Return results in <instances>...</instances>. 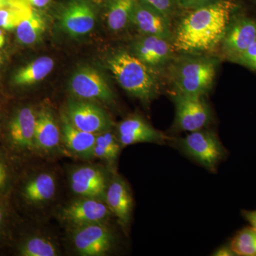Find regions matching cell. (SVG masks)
<instances>
[{
    "label": "cell",
    "instance_id": "cell-36",
    "mask_svg": "<svg viewBox=\"0 0 256 256\" xmlns=\"http://www.w3.org/2000/svg\"><path fill=\"white\" fill-rule=\"evenodd\" d=\"M8 4H26L24 0H6Z\"/></svg>",
    "mask_w": 256,
    "mask_h": 256
},
{
    "label": "cell",
    "instance_id": "cell-30",
    "mask_svg": "<svg viewBox=\"0 0 256 256\" xmlns=\"http://www.w3.org/2000/svg\"><path fill=\"white\" fill-rule=\"evenodd\" d=\"M215 0H178L180 5L186 9L195 10L214 2Z\"/></svg>",
    "mask_w": 256,
    "mask_h": 256
},
{
    "label": "cell",
    "instance_id": "cell-21",
    "mask_svg": "<svg viewBox=\"0 0 256 256\" xmlns=\"http://www.w3.org/2000/svg\"><path fill=\"white\" fill-rule=\"evenodd\" d=\"M54 62L50 56H41L18 69L13 77L15 85H32L41 82L52 72Z\"/></svg>",
    "mask_w": 256,
    "mask_h": 256
},
{
    "label": "cell",
    "instance_id": "cell-16",
    "mask_svg": "<svg viewBox=\"0 0 256 256\" xmlns=\"http://www.w3.org/2000/svg\"><path fill=\"white\" fill-rule=\"evenodd\" d=\"M131 20L140 31L148 36H159L166 40L171 38L168 18L146 3L136 2Z\"/></svg>",
    "mask_w": 256,
    "mask_h": 256
},
{
    "label": "cell",
    "instance_id": "cell-14",
    "mask_svg": "<svg viewBox=\"0 0 256 256\" xmlns=\"http://www.w3.org/2000/svg\"><path fill=\"white\" fill-rule=\"evenodd\" d=\"M36 114L31 108L18 110L10 122V142L20 150H30L35 148L34 136Z\"/></svg>",
    "mask_w": 256,
    "mask_h": 256
},
{
    "label": "cell",
    "instance_id": "cell-20",
    "mask_svg": "<svg viewBox=\"0 0 256 256\" xmlns=\"http://www.w3.org/2000/svg\"><path fill=\"white\" fill-rule=\"evenodd\" d=\"M56 191V183L53 175L41 173L31 178L24 188V196L33 204L50 201Z\"/></svg>",
    "mask_w": 256,
    "mask_h": 256
},
{
    "label": "cell",
    "instance_id": "cell-37",
    "mask_svg": "<svg viewBox=\"0 0 256 256\" xmlns=\"http://www.w3.org/2000/svg\"><path fill=\"white\" fill-rule=\"evenodd\" d=\"M6 4H8V2H6V0H0V9H2L3 6Z\"/></svg>",
    "mask_w": 256,
    "mask_h": 256
},
{
    "label": "cell",
    "instance_id": "cell-5",
    "mask_svg": "<svg viewBox=\"0 0 256 256\" xmlns=\"http://www.w3.org/2000/svg\"><path fill=\"white\" fill-rule=\"evenodd\" d=\"M176 129L191 132L210 124V110L203 96L176 94L174 97Z\"/></svg>",
    "mask_w": 256,
    "mask_h": 256
},
{
    "label": "cell",
    "instance_id": "cell-15",
    "mask_svg": "<svg viewBox=\"0 0 256 256\" xmlns=\"http://www.w3.org/2000/svg\"><path fill=\"white\" fill-rule=\"evenodd\" d=\"M72 191L79 196L98 198L105 196L107 184L105 175L98 168L84 166L70 174Z\"/></svg>",
    "mask_w": 256,
    "mask_h": 256
},
{
    "label": "cell",
    "instance_id": "cell-32",
    "mask_svg": "<svg viewBox=\"0 0 256 256\" xmlns=\"http://www.w3.org/2000/svg\"><path fill=\"white\" fill-rule=\"evenodd\" d=\"M212 256H236V254H234L233 250H232V248L230 246V244H229L228 246H224L217 249V250L214 252V254H212Z\"/></svg>",
    "mask_w": 256,
    "mask_h": 256
},
{
    "label": "cell",
    "instance_id": "cell-33",
    "mask_svg": "<svg viewBox=\"0 0 256 256\" xmlns=\"http://www.w3.org/2000/svg\"><path fill=\"white\" fill-rule=\"evenodd\" d=\"M24 1L32 8H42L46 6L50 2V0H24Z\"/></svg>",
    "mask_w": 256,
    "mask_h": 256
},
{
    "label": "cell",
    "instance_id": "cell-25",
    "mask_svg": "<svg viewBox=\"0 0 256 256\" xmlns=\"http://www.w3.org/2000/svg\"><path fill=\"white\" fill-rule=\"evenodd\" d=\"M33 8L26 4H8L0 9V28L4 30L16 28L31 14Z\"/></svg>",
    "mask_w": 256,
    "mask_h": 256
},
{
    "label": "cell",
    "instance_id": "cell-2",
    "mask_svg": "<svg viewBox=\"0 0 256 256\" xmlns=\"http://www.w3.org/2000/svg\"><path fill=\"white\" fill-rule=\"evenodd\" d=\"M109 68L119 85L138 98L149 101L159 92V84L150 66L136 56L122 52L108 62Z\"/></svg>",
    "mask_w": 256,
    "mask_h": 256
},
{
    "label": "cell",
    "instance_id": "cell-17",
    "mask_svg": "<svg viewBox=\"0 0 256 256\" xmlns=\"http://www.w3.org/2000/svg\"><path fill=\"white\" fill-rule=\"evenodd\" d=\"M60 132L50 110L42 108L36 114L35 126V149L50 152L60 146Z\"/></svg>",
    "mask_w": 256,
    "mask_h": 256
},
{
    "label": "cell",
    "instance_id": "cell-39",
    "mask_svg": "<svg viewBox=\"0 0 256 256\" xmlns=\"http://www.w3.org/2000/svg\"><path fill=\"white\" fill-rule=\"evenodd\" d=\"M2 64H3L2 57V56L0 55V69H1L2 65Z\"/></svg>",
    "mask_w": 256,
    "mask_h": 256
},
{
    "label": "cell",
    "instance_id": "cell-6",
    "mask_svg": "<svg viewBox=\"0 0 256 256\" xmlns=\"http://www.w3.org/2000/svg\"><path fill=\"white\" fill-rule=\"evenodd\" d=\"M66 116L76 128L92 134L110 130L112 126L108 114L99 106L87 101L74 100L69 102Z\"/></svg>",
    "mask_w": 256,
    "mask_h": 256
},
{
    "label": "cell",
    "instance_id": "cell-38",
    "mask_svg": "<svg viewBox=\"0 0 256 256\" xmlns=\"http://www.w3.org/2000/svg\"><path fill=\"white\" fill-rule=\"evenodd\" d=\"M3 220V212L2 208H0V226H1L2 222Z\"/></svg>",
    "mask_w": 256,
    "mask_h": 256
},
{
    "label": "cell",
    "instance_id": "cell-19",
    "mask_svg": "<svg viewBox=\"0 0 256 256\" xmlns=\"http://www.w3.org/2000/svg\"><path fill=\"white\" fill-rule=\"evenodd\" d=\"M62 136L69 150L82 158L94 156L97 134L80 130L70 124L66 114L62 118Z\"/></svg>",
    "mask_w": 256,
    "mask_h": 256
},
{
    "label": "cell",
    "instance_id": "cell-31",
    "mask_svg": "<svg viewBox=\"0 0 256 256\" xmlns=\"http://www.w3.org/2000/svg\"><path fill=\"white\" fill-rule=\"evenodd\" d=\"M242 214L244 218L250 224V226L256 229V210H242Z\"/></svg>",
    "mask_w": 256,
    "mask_h": 256
},
{
    "label": "cell",
    "instance_id": "cell-10",
    "mask_svg": "<svg viewBox=\"0 0 256 256\" xmlns=\"http://www.w3.org/2000/svg\"><path fill=\"white\" fill-rule=\"evenodd\" d=\"M256 40V22L238 18L230 21L223 40L222 48L230 60H235Z\"/></svg>",
    "mask_w": 256,
    "mask_h": 256
},
{
    "label": "cell",
    "instance_id": "cell-22",
    "mask_svg": "<svg viewBox=\"0 0 256 256\" xmlns=\"http://www.w3.org/2000/svg\"><path fill=\"white\" fill-rule=\"evenodd\" d=\"M45 28L44 20L33 9L30 16L24 18L16 28V38L22 44H34L41 38Z\"/></svg>",
    "mask_w": 256,
    "mask_h": 256
},
{
    "label": "cell",
    "instance_id": "cell-8",
    "mask_svg": "<svg viewBox=\"0 0 256 256\" xmlns=\"http://www.w3.org/2000/svg\"><path fill=\"white\" fill-rule=\"evenodd\" d=\"M70 87L74 95L80 98L108 102L114 100V94L108 84L94 68L85 67L75 72L70 79Z\"/></svg>",
    "mask_w": 256,
    "mask_h": 256
},
{
    "label": "cell",
    "instance_id": "cell-23",
    "mask_svg": "<svg viewBox=\"0 0 256 256\" xmlns=\"http://www.w3.org/2000/svg\"><path fill=\"white\" fill-rule=\"evenodd\" d=\"M136 0H114L107 13V24L112 31L118 32L126 28L132 20Z\"/></svg>",
    "mask_w": 256,
    "mask_h": 256
},
{
    "label": "cell",
    "instance_id": "cell-3",
    "mask_svg": "<svg viewBox=\"0 0 256 256\" xmlns=\"http://www.w3.org/2000/svg\"><path fill=\"white\" fill-rule=\"evenodd\" d=\"M216 62L206 57H193L175 64L172 80L176 94L204 96L212 88Z\"/></svg>",
    "mask_w": 256,
    "mask_h": 256
},
{
    "label": "cell",
    "instance_id": "cell-28",
    "mask_svg": "<svg viewBox=\"0 0 256 256\" xmlns=\"http://www.w3.org/2000/svg\"><path fill=\"white\" fill-rule=\"evenodd\" d=\"M234 62L256 72V40Z\"/></svg>",
    "mask_w": 256,
    "mask_h": 256
},
{
    "label": "cell",
    "instance_id": "cell-1",
    "mask_svg": "<svg viewBox=\"0 0 256 256\" xmlns=\"http://www.w3.org/2000/svg\"><path fill=\"white\" fill-rule=\"evenodd\" d=\"M235 8L233 2L218 0L193 10L178 24L175 50L186 53L213 50L223 40Z\"/></svg>",
    "mask_w": 256,
    "mask_h": 256
},
{
    "label": "cell",
    "instance_id": "cell-27",
    "mask_svg": "<svg viewBox=\"0 0 256 256\" xmlns=\"http://www.w3.org/2000/svg\"><path fill=\"white\" fill-rule=\"evenodd\" d=\"M20 255L23 256H55L58 252L55 246L48 239L33 237L24 242L20 248Z\"/></svg>",
    "mask_w": 256,
    "mask_h": 256
},
{
    "label": "cell",
    "instance_id": "cell-13",
    "mask_svg": "<svg viewBox=\"0 0 256 256\" xmlns=\"http://www.w3.org/2000/svg\"><path fill=\"white\" fill-rule=\"evenodd\" d=\"M105 196L111 213L126 228L130 222L133 208L132 196L127 183L120 176H114L106 190Z\"/></svg>",
    "mask_w": 256,
    "mask_h": 256
},
{
    "label": "cell",
    "instance_id": "cell-4",
    "mask_svg": "<svg viewBox=\"0 0 256 256\" xmlns=\"http://www.w3.org/2000/svg\"><path fill=\"white\" fill-rule=\"evenodd\" d=\"M178 146L184 154L210 172H216L227 156V150L217 134L208 130L188 132L178 140Z\"/></svg>",
    "mask_w": 256,
    "mask_h": 256
},
{
    "label": "cell",
    "instance_id": "cell-12",
    "mask_svg": "<svg viewBox=\"0 0 256 256\" xmlns=\"http://www.w3.org/2000/svg\"><path fill=\"white\" fill-rule=\"evenodd\" d=\"M62 28L73 36H82L92 31L96 23V15L90 4L85 0H73L62 12Z\"/></svg>",
    "mask_w": 256,
    "mask_h": 256
},
{
    "label": "cell",
    "instance_id": "cell-18",
    "mask_svg": "<svg viewBox=\"0 0 256 256\" xmlns=\"http://www.w3.org/2000/svg\"><path fill=\"white\" fill-rule=\"evenodd\" d=\"M168 41L159 36H146L136 46V56L149 66H161L172 54Z\"/></svg>",
    "mask_w": 256,
    "mask_h": 256
},
{
    "label": "cell",
    "instance_id": "cell-26",
    "mask_svg": "<svg viewBox=\"0 0 256 256\" xmlns=\"http://www.w3.org/2000/svg\"><path fill=\"white\" fill-rule=\"evenodd\" d=\"M230 246L236 256H256V229L252 226L240 229L234 236Z\"/></svg>",
    "mask_w": 256,
    "mask_h": 256
},
{
    "label": "cell",
    "instance_id": "cell-9",
    "mask_svg": "<svg viewBox=\"0 0 256 256\" xmlns=\"http://www.w3.org/2000/svg\"><path fill=\"white\" fill-rule=\"evenodd\" d=\"M110 214L107 204L102 203L98 198L82 197L66 206L62 216L66 222L78 228L88 224L104 223Z\"/></svg>",
    "mask_w": 256,
    "mask_h": 256
},
{
    "label": "cell",
    "instance_id": "cell-35",
    "mask_svg": "<svg viewBox=\"0 0 256 256\" xmlns=\"http://www.w3.org/2000/svg\"><path fill=\"white\" fill-rule=\"evenodd\" d=\"M5 43V34L4 30L0 28V48L4 46Z\"/></svg>",
    "mask_w": 256,
    "mask_h": 256
},
{
    "label": "cell",
    "instance_id": "cell-29",
    "mask_svg": "<svg viewBox=\"0 0 256 256\" xmlns=\"http://www.w3.org/2000/svg\"><path fill=\"white\" fill-rule=\"evenodd\" d=\"M143 2L168 18L171 9V0H143Z\"/></svg>",
    "mask_w": 256,
    "mask_h": 256
},
{
    "label": "cell",
    "instance_id": "cell-34",
    "mask_svg": "<svg viewBox=\"0 0 256 256\" xmlns=\"http://www.w3.org/2000/svg\"><path fill=\"white\" fill-rule=\"evenodd\" d=\"M6 172L4 165L0 162V188L4 185L6 181Z\"/></svg>",
    "mask_w": 256,
    "mask_h": 256
},
{
    "label": "cell",
    "instance_id": "cell-24",
    "mask_svg": "<svg viewBox=\"0 0 256 256\" xmlns=\"http://www.w3.org/2000/svg\"><path fill=\"white\" fill-rule=\"evenodd\" d=\"M121 146L117 136L110 130L101 132L96 136L94 156L101 160L114 162L120 152Z\"/></svg>",
    "mask_w": 256,
    "mask_h": 256
},
{
    "label": "cell",
    "instance_id": "cell-7",
    "mask_svg": "<svg viewBox=\"0 0 256 256\" xmlns=\"http://www.w3.org/2000/svg\"><path fill=\"white\" fill-rule=\"evenodd\" d=\"M112 234L104 223L78 227L74 235L76 250L84 256H102L112 248Z\"/></svg>",
    "mask_w": 256,
    "mask_h": 256
},
{
    "label": "cell",
    "instance_id": "cell-11",
    "mask_svg": "<svg viewBox=\"0 0 256 256\" xmlns=\"http://www.w3.org/2000/svg\"><path fill=\"white\" fill-rule=\"evenodd\" d=\"M117 131V138L122 146L140 142L162 144L170 140L166 134L138 116L128 118L120 122Z\"/></svg>",
    "mask_w": 256,
    "mask_h": 256
}]
</instances>
